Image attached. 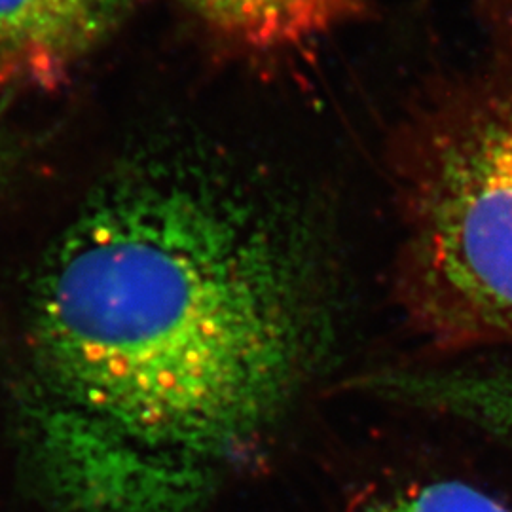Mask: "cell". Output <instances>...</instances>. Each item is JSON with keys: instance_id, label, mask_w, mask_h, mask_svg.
Segmentation results:
<instances>
[{"instance_id": "277c9868", "label": "cell", "mask_w": 512, "mask_h": 512, "mask_svg": "<svg viewBox=\"0 0 512 512\" xmlns=\"http://www.w3.org/2000/svg\"><path fill=\"white\" fill-rule=\"evenodd\" d=\"M365 385L387 401L469 421L512 444V363L393 370Z\"/></svg>"}, {"instance_id": "6da1fadb", "label": "cell", "mask_w": 512, "mask_h": 512, "mask_svg": "<svg viewBox=\"0 0 512 512\" xmlns=\"http://www.w3.org/2000/svg\"><path fill=\"white\" fill-rule=\"evenodd\" d=\"M302 220L188 156L110 175L38 272L18 384L54 512H203L287 416L325 342Z\"/></svg>"}, {"instance_id": "3957f363", "label": "cell", "mask_w": 512, "mask_h": 512, "mask_svg": "<svg viewBox=\"0 0 512 512\" xmlns=\"http://www.w3.org/2000/svg\"><path fill=\"white\" fill-rule=\"evenodd\" d=\"M131 0H0V84L55 88Z\"/></svg>"}, {"instance_id": "5b68a950", "label": "cell", "mask_w": 512, "mask_h": 512, "mask_svg": "<svg viewBox=\"0 0 512 512\" xmlns=\"http://www.w3.org/2000/svg\"><path fill=\"white\" fill-rule=\"evenodd\" d=\"M346 0H192L205 19L258 48L289 46L323 29Z\"/></svg>"}, {"instance_id": "7a4b0ae2", "label": "cell", "mask_w": 512, "mask_h": 512, "mask_svg": "<svg viewBox=\"0 0 512 512\" xmlns=\"http://www.w3.org/2000/svg\"><path fill=\"white\" fill-rule=\"evenodd\" d=\"M404 181L410 317L440 346L512 344V93L442 126Z\"/></svg>"}, {"instance_id": "8992f818", "label": "cell", "mask_w": 512, "mask_h": 512, "mask_svg": "<svg viewBox=\"0 0 512 512\" xmlns=\"http://www.w3.org/2000/svg\"><path fill=\"white\" fill-rule=\"evenodd\" d=\"M370 512H511L480 490L463 482H433L391 495Z\"/></svg>"}]
</instances>
